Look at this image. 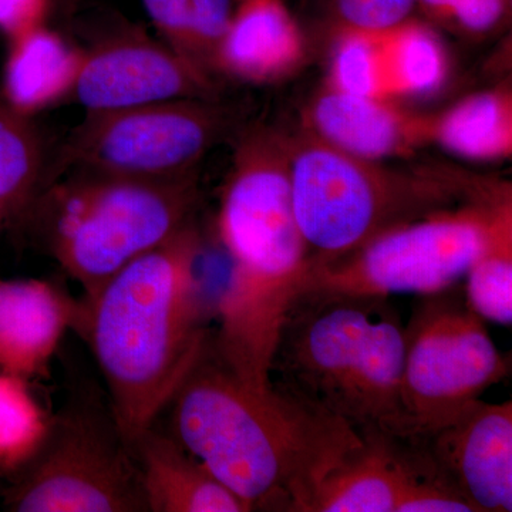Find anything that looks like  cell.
<instances>
[{
	"label": "cell",
	"mask_w": 512,
	"mask_h": 512,
	"mask_svg": "<svg viewBox=\"0 0 512 512\" xmlns=\"http://www.w3.org/2000/svg\"><path fill=\"white\" fill-rule=\"evenodd\" d=\"M454 288L424 296L406 325V437L436 429L511 372L485 320Z\"/></svg>",
	"instance_id": "10"
},
{
	"label": "cell",
	"mask_w": 512,
	"mask_h": 512,
	"mask_svg": "<svg viewBox=\"0 0 512 512\" xmlns=\"http://www.w3.org/2000/svg\"><path fill=\"white\" fill-rule=\"evenodd\" d=\"M79 309L52 282L0 279V372L28 382L47 376Z\"/></svg>",
	"instance_id": "15"
},
{
	"label": "cell",
	"mask_w": 512,
	"mask_h": 512,
	"mask_svg": "<svg viewBox=\"0 0 512 512\" xmlns=\"http://www.w3.org/2000/svg\"><path fill=\"white\" fill-rule=\"evenodd\" d=\"M382 47L390 100L434 96L450 77V55L430 23L410 18L382 33Z\"/></svg>",
	"instance_id": "21"
},
{
	"label": "cell",
	"mask_w": 512,
	"mask_h": 512,
	"mask_svg": "<svg viewBox=\"0 0 512 512\" xmlns=\"http://www.w3.org/2000/svg\"><path fill=\"white\" fill-rule=\"evenodd\" d=\"M242 127L220 97L158 101L86 113L60 147L52 170L173 181L198 175L204 157Z\"/></svg>",
	"instance_id": "8"
},
{
	"label": "cell",
	"mask_w": 512,
	"mask_h": 512,
	"mask_svg": "<svg viewBox=\"0 0 512 512\" xmlns=\"http://www.w3.org/2000/svg\"><path fill=\"white\" fill-rule=\"evenodd\" d=\"M0 218H2V214H0Z\"/></svg>",
	"instance_id": "29"
},
{
	"label": "cell",
	"mask_w": 512,
	"mask_h": 512,
	"mask_svg": "<svg viewBox=\"0 0 512 512\" xmlns=\"http://www.w3.org/2000/svg\"><path fill=\"white\" fill-rule=\"evenodd\" d=\"M410 439L474 511H512L510 400H474L436 429Z\"/></svg>",
	"instance_id": "12"
},
{
	"label": "cell",
	"mask_w": 512,
	"mask_h": 512,
	"mask_svg": "<svg viewBox=\"0 0 512 512\" xmlns=\"http://www.w3.org/2000/svg\"><path fill=\"white\" fill-rule=\"evenodd\" d=\"M431 144L477 163L512 156V92L507 83L473 93L433 114Z\"/></svg>",
	"instance_id": "19"
},
{
	"label": "cell",
	"mask_w": 512,
	"mask_h": 512,
	"mask_svg": "<svg viewBox=\"0 0 512 512\" xmlns=\"http://www.w3.org/2000/svg\"><path fill=\"white\" fill-rule=\"evenodd\" d=\"M161 42L218 83V56L234 0H141Z\"/></svg>",
	"instance_id": "20"
},
{
	"label": "cell",
	"mask_w": 512,
	"mask_h": 512,
	"mask_svg": "<svg viewBox=\"0 0 512 512\" xmlns=\"http://www.w3.org/2000/svg\"><path fill=\"white\" fill-rule=\"evenodd\" d=\"M5 491L16 512H148L140 470L113 414L53 417L46 439Z\"/></svg>",
	"instance_id": "9"
},
{
	"label": "cell",
	"mask_w": 512,
	"mask_h": 512,
	"mask_svg": "<svg viewBox=\"0 0 512 512\" xmlns=\"http://www.w3.org/2000/svg\"><path fill=\"white\" fill-rule=\"evenodd\" d=\"M510 197V184L488 180L470 200L387 229L348 255L311 264L298 295L390 298L453 288L483 247L495 208Z\"/></svg>",
	"instance_id": "7"
},
{
	"label": "cell",
	"mask_w": 512,
	"mask_h": 512,
	"mask_svg": "<svg viewBox=\"0 0 512 512\" xmlns=\"http://www.w3.org/2000/svg\"><path fill=\"white\" fill-rule=\"evenodd\" d=\"M45 141L0 92V214L19 218L49 183Z\"/></svg>",
	"instance_id": "22"
},
{
	"label": "cell",
	"mask_w": 512,
	"mask_h": 512,
	"mask_svg": "<svg viewBox=\"0 0 512 512\" xmlns=\"http://www.w3.org/2000/svg\"><path fill=\"white\" fill-rule=\"evenodd\" d=\"M464 296L488 322L512 323V197L495 208L483 247L471 262Z\"/></svg>",
	"instance_id": "23"
},
{
	"label": "cell",
	"mask_w": 512,
	"mask_h": 512,
	"mask_svg": "<svg viewBox=\"0 0 512 512\" xmlns=\"http://www.w3.org/2000/svg\"><path fill=\"white\" fill-rule=\"evenodd\" d=\"M218 94L217 82L163 42L138 30H124L82 52L69 99L86 113H96Z\"/></svg>",
	"instance_id": "11"
},
{
	"label": "cell",
	"mask_w": 512,
	"mask_h": 512,
	"mask_svg": "<svg viewBox=\"0 0 512 512\" xmlns=\"http://www.w3.org/2000/svg\"><path fill=\"white\" fill-rule=\"evenodd\" d=\"M417 0H325L330 33H384L412 18Z\"/></svg>",
	"instance_id": "27"
},
{
	"label": "cell",
	"mask_w": 512,
	"mask_h": 512,
	"mask_svg": "<svg viewBox=\"0 0 512 512\" xmlns=\"http://www.w3.org/2000/svg\"><path fill=\"white\" fill-rule=\"evenodd\" d=\"M148 512H249L173 436L151 427L131 444Z\"/></svg>",
	"instance_id": "17"
},
{
	"label": "cell",
	"mask_w": 512,
	"mask_h": 512,
	"mask_svg": "<svg viewBox=\"0 0 512 512\" xmlns=\"http://www.w3.org/2000/svg\"><path fill=\"white\" fill-rule=\"evenodd\" d=\"M52 0H0V30L15 39L45 25Z\"/></svg>",
	"instance_id": "28"
},
{
	"label": "cell",
	"mask_w": 512,
	"mask_h": 512,
	"mask_svg": "<svg viewBox=\"0 0 512 512\" xmlns=\"http://www.w3.org/2000/svg\"><path fill=\"white\" fill-rule=\"evenodd\" d=\"M512 0H417L427 20L468 39L500 32L511 18Z\"/></svg>",
	"instance_id": "26"
},
{
	"label": "cell",
	"mask_w": 512,
	"mask_h": 512,
	"mask_svg": "<svg viewBox=\"0 0 512 512\" xmlns=\"http://www.w3.org/2000/svg\"><path fill=\"white\" fill-rule=\"evenodd\" d=\"M332 35L328 86L356 96L390 100L382 33L340 30Z\"/></svg>",
	"instance_id": "25"
},
{
	"label": "cell",
	"mask_w": 512,
	"mask_h": 512,
	"mask_svg": "<svg viewBox=\"0 0 512 512\" xmlns=\"http://www.w3.org/2000/svg\"><path fill=\"white\" fill-rule=\"evenodd\" d=\"M168 407L174 439L249 512L308 511L320 481L363 440L274 383L242 379L211 339Z\"/></svg>",
	"instance_id": "1"
},
{
	"label": "cell",
	"mask_w": 512,
	"mask_h": 512,
	"mask_svg": "<svg viewBox=\"0 0 512 512\" xmlns=\"http://www.w3.org/2000/svg\"><path fill=\"white\" fill-rule=\"evenodd\" d=\"M433 114L397 106L394 100L319 89L302 110V128L328 146L384 163L413 156L431 144Z\"/></svg>",
	"instance_id": "13"
},
{
	"label": "cell",
	"mask_w": 512,
	"mask_h": 512,
	"mask_svg": "<svg viewBox=\"0 0 512 512\" xmlns=\"http://www.w3.org/2000/svg\"><path fill=\"white\" fill-rule=\"evenodd\" d=\"M29 382L0 372V478H12L32 460L50 429Z\"/></svg>",
	"instance_id": "24"
},
{
	"label": "cell",
	"mask_w": 512,
	"mask_h": 512,
	"mask_svg": "<svg viewBox=\"0 0 512 512\" xmlns=\"http://www.w3.org/2000/svg\"><path fill=\"white\" fill-rule=\"evenodd\" d=\"M406 325L389 298L302 292L282 326L271 380L359 434L406 437Z\"/></svg>",
	"instance_id": "4"
},
{
	"label": "cell",
	"mask_w": 512,
	"mask_h": 512,
	"mask_svg": "<svg viewBox=\"0 0 512 512\" xmlns=\"http://www.w3.org/2000/svg\"><path fill=\"white\" fill-rule=\"evenodd\" d=\"M234 138L217 217L229 275L217 303L220 330L211 343L239 377L266 386L311 251L293 210L288 133L254 123Z\"/></svg>",
	"instance_id": "2"
},
{
	"label": "cell",
	"mask_w": 512,
	"mask_h": 512,
	"mask_svg": "<svg viewBox=\"0 0 512 512\" xmlns=\"http://www.w3.org/2000/svg\"><path fill=\"white\" fill-rule=\"evenodd\" d=\"M82 50L73 49L46 25L10 40L3 74L5 99L20 113L36 111L69 99L79 73Z\"/></svg>",
	"instance_id": "18"
},
{
	"label": "cell",
	"mask_w": 512,
	"mask_h": 512,
	"mask_svg": "<svg viewBox=\"0 0 512 512\" xmlns=\"http://www.w3.org/2000/svg\"><path fill=\"white\" fill-rule=\"evenodd\" d=\"M308 56L305 36L284 0H241L218 56L220 76L251 84L279 83Z\"/></svg>",
	"instance_id": "16"
},
{
	"label": "cell",
	"mask_w": 512,
	"mask_h": 512,
	"mask_svg": "<svg viewBox=\"0 0 512 512\" xmlns=\"http://www.w3.org/2000/svg\"><path fill=\"white\" fill-rule=\"evenodd\" d=\"M360 436V446L320 481L306 512H399L414 485L434 473L412 439Z\"/></svg>",
	"instance_id": "14"
},
{
	"label": "cell",
	"mask_w": 512,
	"mask_h": 512,
	"mask_svg": "<svg viewBox=\"0 0 512 512\" xmlns=\"http://www.w3.org/2000/svg\"><path fill=\"white\" fill-rule=\"evenodd\" d=\"M293 210L311 264L363 247L387 229L470 200L481 178L406 171L342 153L308 131L288 134Z\"/></svg>",
	"instance_id": "5"
},
{
	"label": "cell",
	"mask_w": 512,
	"mask_h": 512,
	"mask_svg": "<svg viewBox=\"0 0 512 512\" xmlns=\"http://www.w3.org/2000/svg\"><path fill=\"white\" fill-rule=\"evenodd\" d=\"M202 248L200 228L191 222L80 303L76 326L92 348L110 412L130 446L167 409L210 340Z\"/></svg>",
	"instance_id": "3"
},
{
	"label": "cell",
	"mask_w": 512,
	"mask_h": 512,
	"mask_svg": "<svg viewBox=\"0 0 512 512\" xmlns=\"http://www.w3.org/2000/svg\"><path fill=\"white\" fill-rule=\"evenodd\" d=\"M47 184L19 218L39 229L47 251L90 298L138 256L195 221L198 175L134 180L69 171Z\"/></svg>",
	"instance_id": "6"
}]
</instances>
